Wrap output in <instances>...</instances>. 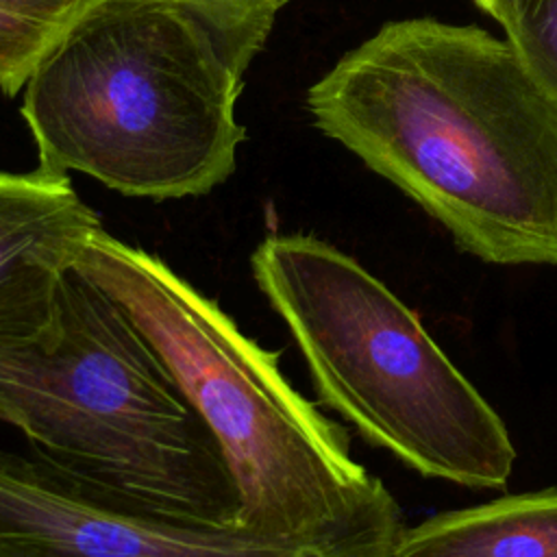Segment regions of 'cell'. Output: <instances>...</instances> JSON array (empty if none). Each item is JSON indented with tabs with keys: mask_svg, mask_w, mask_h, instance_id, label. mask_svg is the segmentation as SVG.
<instances>
[{
	"mask_svg": "<svg viewBox=\"0 0 557 557\" xmlns=\"http://www.w3.org/2000/svg\"><path fill=\"white\" fill-rule=\"evenodd\" d=\"M313 124L494 265H557V100L507 39L383 24L307 91Z\"/></svg>",
	"mask_w": 557,
	"mask_h": 557,
	"instance_id": "1",
	"label": "cell"
},
{
	"mask_svg": "<svg viewBox=\"0 0 557 557\" xmlns=\"http://www.w3.org/2000/svg\"><path fill=\"white\" fill-rule=\"evenodd\" d=\"M76 268L157 348L218 440L239 494L237 524L339 557H392L405 524L348 435L292 387L270 352L159 257L98 228Z\"/></svg>",
	"mask_w": 557,
	"mask_h": 557,
	"instance_id": "2",
	"label": "cell"
},
{
	"mask_svg": "<svg viewBox=\"0 0 557 557\" xmlns=\"http://www.w3.org/2000/svg\"><path fill=\"white\" fill-rule=\"evenodd\" d=\"M24 87L39 165L124 196L207 194L246 139L235 113L244 76L174 0L94 2Z\"/></svg>",
	"mask_w": 557,
	"mask_h": 557,
	"instance_id": "3",
	"label": "cell"
},
{
	"mask_svg": "<svg viewBox=\"0 0 557 557\" xmlns=\"http://www.w3.org/2000/svg\"><path fill=\"white\" fill-rule=\"evenodd\" d=\"M0 422L33 457L104 496L207 524H237L222 448L126 309L76 265L54 342L0 346Z\"/></svg>",
	"mask_w": 557,
	"mask_h": 557,
	"instance_id": "4",
	"label": "cell"
},
{
	"mask_svg": "<svg viewBox=\"0 0 557 557\" xmlns=\"http://www.w3.org/2000/svg\"><path fill=\"white\" fill-rule=\"evenodd\" d=\"M250 265L322 405L426 479L507 485L516 448L503 418L383 281L302 233L268 235Z\"/></svg>",
	"mask_w": 557,
	"mask_h": 557,
	"instance_id": "5",
	"label": "cell"
},
{
	"mask_svg": "<svg viewBox=\"0 0 557 557\" xmlns=\"http://www.w3.org/2000/svg\"><path fill=\"white\" fill-rule=\"evenodd\" d=\"M0 557H339L322 546L159 516L0 448Z\"/></svg>",
	"mask_w": 557,
	"mask_h": 557,
	"instance_id": "6",
	"label": "cell"
},
{
	"mask_svg": "<svg viewBox=\"0 0 557 557\" xmlns=\"http://www.w3.org/2000/svg\"><path fill=\"white\" fill-rule=\"evenodd\" d=\"M98 228L67 174L0 172V346L57 339L63 278Z\"/></svg>",
	"mask_w": 557,
	"mask_h": 557,
	"instance_id": "7",
	"label": "cell"
},
{
	"mask_svg": "<svg viewBox=\"0 0 557 557\" xmlns=\"http://www.w3.org/2000/svg\"><path fill=\"white\" fill-rule=\"evenodd\" d=\"M392 557H557V487L435 513L405 527Z\"/></svg>",
	"mask_w": 557,
	"mask_h": 557,
	"instance_id": "8",
	"label": "cell"
},
{
	"mask_svg": "<svg viewBox=\"0 0 557 557\" xmlns=\"http://www.w3.org/2000/svg\"><path fill=\"white\" fill-rule=\"evenodd\" d=\"M98 0H0V91L15 96L41 57Z\"/></svg>",
	"mask_w": 557,
	"mask_h": 557,
	"instance_id": "9",
	"label": "cell"
},
{
	"mask_svg": "<svg viewBox=\"0 0 557 557\" xmlns=\"http://www.w3.org/2000/svg\"><path fill=\"white\" fill-rule=\"evenodd\" d=\"M215 39L228 65L244 76L263 50L276 15L292 0H174Z\"/></svg>",
	"mask_w": 557,
	"mask_h": 557,
	"instance_id": "10",
	"label": "cell"
},
{
	"mask_svg": "<svg viewBox=\"0 0 557 557\" xmlns=\"http://www.w3.org/2000/svg\"><path fill=\"white\" fill-rule=\"evenodd\" d=\"M505 39L557 100V0H511Z\"/></svg>",
	"mask_w": 557,
	"mask_h": 557,
	"instance_id": "11",
	"label": "cell"
},
{
	"mask_svg": "<svg viewBox=\"0 0 557 557\" xmlns=\"http://www.w3.org/2000/svg\"><path fill=\"white\" fill-rule=\"evenodd\" d=\"M481 11H485L492 20H496L500 26L507 24V11L500 0H472Z\"/></svg>",
	"mask_w": 557,
	"mask_h": 557,
	"instance_id": "12",
	"label": "cell"
},
{
	"mask_svg": "<svg viewBox=\"0 0 557 557\" xmlns=\"http://www.w3.org/2000/svg\"><path fill=\"white\" fill-rule=\"evenodd\" d=\"M503 2V7H505V11H507V22H509V13H511V0H500ZM507 26V24H505ZM503 26V28H505Z\"/></svg>",
	"mask_w": 557,
	"mask_h": 557,
	"instance_id": "13",
	"label": "cell"
}]
</instances>
